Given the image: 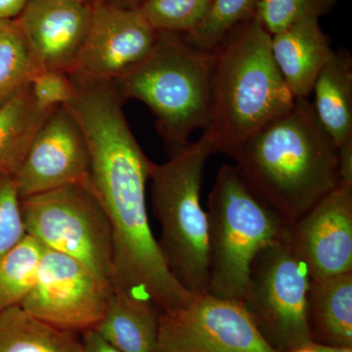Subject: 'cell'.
<instances>
[{
  "label": "cell",
  "instance_id": "obj_1",
  "mask_svg": "<svg viewBox=\"0 0 352 352\" xmlns=\"http://www.w3.org/2000/svg\"><path fill=\"white\" fill-rule=\"evenodd\" d=\"M122 102L113 85L94 83L78 90L69 109L85 134L90 185L112 228L111 286L170 311L194 296L171 274L152 232L146 185L154 163L132 134Z\"/></svg>",
  "mask_w": 352,
  "mask_h": 352
},
{
  "label": "cell",
  "instance_id": "obj_2",
  "mask_svg": "<svg viewBox=\"0 0 352 352\" xmlns=\"http://www.w3.org/2000/svg\"><path fill=\"white\" fill-rule=\"evenodd\" d=\"M256 196L293 226L340 183L339 150L308 98L229 153Z\"/></svg>",
  "mask_w": 352,
  "mask_h": 352
},
{
  "label": "cell",
  "instance_id": "obj_3",
  "mask_svg": "<svg viewBox=\"0 0 352 352\" xmlns=\"http://www.w3.org/2000/svg\"><path fill=\"white\" fill-rule=\"evenodd\" d=\"M210 111L203 136L214 154L229 153L295 103L256 14L214 50Z\"/></svg>",
  "mask_w": 352,
  "mask_h": 352
},
{
  "label": "cell",
  "instance_id": "obj_4",
  "mask_svg": "<svg viewBox=\"0 0 352 352\" xmlns=\"http://www.w3.org/2000/svg\"><path fill=\"white\" fill-rule=\"evenodd\" d=\"M214 56V50H199L182 34L157 32L144 61L113 80L122 100L136 99L154 113L170 157L207 126Z\"/></svg>",
  "mask_w": 352,
  "mask_h": 352
},
{
  "label": "cell",
  "instance_id": "obj_5",
  "mask_svg": "<svg viewBox=\"0 0 352 352\" xmlns=\"http://www.w3.org/2000/svg\"><path fill=\"white\" fill-rule=\"evenodd\" d=\"M212 154L201 135L166 163H154L150 176L153 212L162 230L160 249L171 274L193 296L208 294V222L201 190Z\"/></svg>",
  "mask_w": 352,
  "mask_h": 352
},
{
  "label": "cell",
  "instance_id": "obj_6",
  "mask_svg": "<svg viewBox=\"0 0 352 352\" xmlns=\"http://www.w3.org/2000/svg\"><path fill=\"white\" fill-rule=\"evenodd\" d=\"M208 295L242 302L258 252L291 224L261 201L235 166L222 164L208 201Z\"/></svg>",
  "mask_w": 352,
  "mask_h": 352
},
{
  "label": "cell",
  "instance_id": "obj_7",
  "mask_svg": "<svg viewBox=\"0 0 352 352\" xmlns=\"http://www.w3.org/2000/svg\"><path fill=\"white\" fill-rule=\"evenodd\" d=\"M25 234L46 249L76 259L111 285L113 235L90 182L74 183L21 199Z\"/></svg>",
  "mask_w": 352,
  "mask_h": 352
},
{
  "label": "cell",
  "instance_id": "obj_8",
  "mask_svg": "<svg viewBox=\"0 0 352 352\" xmlns=\"http://www.w3.org/2000/svg\"><path fill=\"white\" fill-rule=\"evenodd\" d=\"M311 278L291 237L266 245L254 256L243 307L270 346L289 352L314 342L307 322Z\"/></svg>",
  "mask_w": 352,
  "mask_h": 352
},
{
  "label": "cell",
  "instance_id": "obj_9",
  "mask_svg": "<svg viewBox=\"0 0 352 352\" xmlns=\"http://www.w3.org/2000/svg\"><path fill=\"white\" fill-rule=\"evenodd\" d=\"M157 352H279L236 300L194 296L186 305L161 312Z\"/></svg>",
  "mask_w": 352,
  "mask_h": 352
},
{
  "label": "cell",
  "instance_id": "obj_10",
  "mask_svg": "<svg viewBox=\"0 0 352 352\" xmlns=\"http://www.w3.org/2000/svg\"><path fill=\"white\" fill-rule=\"evenodd\" d=\"M110 293L111 285L85 264L45 248L36 283L19 305L39 320L82 333L98 325Z\"/></svg>",
  "mask_w": 352,
  "mask_h": 352
},
{
  "label": "cell",
  "instance_id": "obj_11",
  "mask_svg": "<svg viewBox=\"0 0 352 352\" xmlns=\"http://www.w3.org/2000/svg\"><path fill=\"white\" fill-rule=\"evenodd\" d=\"M157 32L138 8L111 1L94 4L87 38L71 75L116 80L144 61Z\"/></svg>",
  "mask_w": 352,
  "mask_h": 352
},
{
  "label": "cell",
  "instance_id": "obj_12",
  "mask_svg": "<svg viewBox=\"0 0 352 352\" xmlns=\"http://www.w3.org/2000/svg\"><path fill=\"white\" fill-rule=\"evenodd\" d=\"M13 176L21 199L65 185L89 182L87 140L67 106L48 115Z\"/></svg>",
  "mask_w": 352,
  "mask_h": 352
},
{
  "label": "cell",
  "instance_id": "obj_13",
  "mask_svg": "<svg viewBox=\"0 0 352 352\" xmlns=\"http://www.w3.org/2000/svg\"><path fill=\"white\" fill-rule=\"evenodd\" d=\"M312 281L352 272V184L339 185L291 226Z\"/></svg>",
  "mask_w": 352,
  "mask_h": 352
},
{
  "label": "cell",
  "instance_id": "obj_14",
  "mask_svg": "<svg viewBox=\"0 0 352 352\" xmlns=\"http://www.w3.org/2000/svg\"><path fill=\"white\" fill-rule=\"evenodd\" d=\"M94 4L30 0L16 22L43 68L72 73L91 22Z\"/></svg>",
  "mask_w": 352,
  "mask_h": 352
},
{
  "label": "cell",
  "instance_id": "obj_15",
  "mask_svg": "<svg viewBox=\"0 0 352 352\" xmlns=\"http://www.w3.org/2000/svg\"><path fill=\"white\" fill-rule=\"evenodd\" d=\"M275 63L295 98H308L333 53L319 19L308 18L271 36Z\"/></svg>",
  "mask_w": 352,
  "mask_h": 352
},
{
  "label": "cell",
  "instance_id": "obj_16",
  "mask_svg": "<svg viewBox=\"0 0 352 352\" xmlns=\"http://www.w3.org/2000/svg\"><path fill=\"white\" fill-rule=\"evenodd\" d=\"M160 314L149 300L111 287L107 307L94 330L120 352H157Z\"/></svg>",
  "mask_w": 352,
  "mask_h": 352
},
{
  "label": "cell",
  "instance_id": "obj_17",
  "mask_svg": "<svg viewBox=\"0 0 352 352\" xmlns=\"http://www.w3.org/2000/svg\"><path fill=\"white\" fill-rule=\"evenodd\" d=\"M312 107L338 150L352 146V57L333 50L315 80Z\"/></svg>",
  "mask_w": 352,
  "mask_h": 352
},
{
  "label": "cell",
  "instance_id": "obj_18",
  "mask_svg": "<svg viewBox=\"0 0 352 352\" xmlns=\"http://www.w3.org/2000/svg\"><path fill=\"white\" fill-rule=\"evenodd\" d=\"M307 322L316 344L352 347V272L311 280Z\"/></svg>",
  "mask_w": 352,
  "mask_h": 352
},
{
  "label": "cell",
  "instance_id": "obj_19",
  "mask_svg": "<svg viewBox=\"0 0 352 352\" xmlns=\"http://www.w3.org/2000/svg\"><path fill=\"white\" fill-rule=\"evenodd\" d=\"M0 352H85L75 333L39 320L20 305L0 312Z\"/></svg>",
  "mask_w": 352,
  "mask_h": 352
},
{
  "label": "cell",
  "instance_id": "obj_20",
  "mask_svg": "<svg viewBox=\"0 0 352 352\" xmlns=\"http://www.w3.org/2000/svg\"><path fill=\"white\" fill-rule=\"evenodd\" d=\"M52 111L39 107L30 87L0 106V173L14 175Z\"/></svg>",
  "mask_w": 352,
  "mask_h": 352
},
{
  "label": "cell",
  "instance_id": "obj_21",
  "mask_svg": "<svg viewBox=\"0 0 352 352\" xmlns=\"http://www.w3.org/2000/svg\"><path fill=\"white\" fill-rule=\"evenodd\" d=\"M41 69L16 20L0 21V106L29 87Z\"/></svg>",
  "mask_w": 352,
  "mask_h": 352
},
{
  "label": "cell",
  "instance_id": "obj_22",
  "mask_svg": "<svg viewBox=\"0 0 352 352\" xmlns=\"http://www.w3.org/2000/svg\"><path fill=\"white\" fill-rule=\"evenodd\" d=\"M43 245L25 235L0 256V312L19 305L36 283Z\"/></svg>",
  "mask_w": 352,
  "mask_h": 352
},
{
  "label": "cell",
  "instance_id": "obj_23",
  "mask_svg": "<svg viewBox=\"0 0 352 352\" xmlns=\"http://www.w3.org/2000/svg\"><path fill=\"white\" fill-rule=\"evenodd\" d=\"M261 0H214L200 24L183 38L199 50L214 51L243 23L254 17Z\"/></svg>",
  "mask_w": 352,
  "mask_h": 352
},
{
  "label": "cell",
  "instance_id": "obj_24",
  "mask_svg": "<svg viewBox=\"0 0 352 352\" xmlns=\"http://www.w3.org/2000/svg\"><path fill=\"white\" fill-rule=\"evenodd\" d=\"M214 0H144L138 7L157 32L186 34L200 24Z\"/></svg>",
  "mask_w": 352,
  "mask_h": 352
},
{
  "label": "cell",
  "instance_id": "obj_25",
  "mask_svg": "<svg viewBox=\"0 0 352 352\" xmlns=\"http://www.w3.org/2000/svg\"><path fill=\"white\" fill-rule=\"evenodd\" d=\"M338 0H261L256 16L271 36L300 21L320 19L333 10Z\"/></svg>",
  "mask_w": 352,
  "mask_h": 352
},
{
  "label": "cell",
  "instance_id": "obj_26",
  "mask_svg": "<svg viewBox=\"0 0 352 352\" xmlns=\"http://www.w3.org/2000/svg\"><path fill=\"white\" fill-rule=\"evenodd\" d=\"M25 235L21 198L14 176L0 173V256Z\"/></svg>",
  "mask_w": 352,
  "mask_h": 352
},
{
  "label": "cell",
  "instance_id": "obj_27",
  "mask_svg": "<svg viewBox=\"0 0 352 352\" xmlns=\"http://www.w3.org/2000/svg\"><path fill=\"white\" fill-rule=\"evenodd\" d=\"M29 87L34 101L44 110L68 105L75 95L73 78L63 69H41L32 76Z\"/></svg>",
  "mask_w": 352,
  "mask_h": 352
},
{
  "label": "cell",
  "instance_id": "obj_28",
  "mask_svg": "<svg viewBox=\"0 0 352 352\" xmlns=\"http://www.w3.org/2000/svg\"><path fill=\"white\" fill-rule=\"evenodd\" d=\"M82 342L85 352H120L106 342L95 330L83 332Z\"/></svg>",
  "mask_w": 352,
  "mask_h": 352
},
{
  "label": "cell",
  "instance_id": "obj_29",
  "mask_svg": "<svg viewBox=\"0 0 352 352\" xmlns=\"http://www.w3.org/2000/svg\"><path fill=\"white\" fill-rule=\"evenodd\" d=\"M29 1L30 0H0V21L17 19Z\"/></svg>",
  "mask_w": 352,
  "mask_h": 352
},
{
  "label": "cell",
  "instance_id": "obj_30",
  "mask_svg": "<svg viewBox=\"0 0 352 352\" xmlns=\"http://www.w3.org/2000/svg\"><path fill=\"white\" fill-rule=\"evenodd\" d=\"M118 6L129 7V8H138L144 0H108Z\"/></svg>",
  "mask_w": 352,
  "mask_h": 352
},
{
  "label": "cell",
  "instance_id": "obj_31",
  "mask_svg": "<svg viewBox=\"0 0 352 352\" xmlns=\"http://www.w3.org/2000/svg\"><path fill=\"white\" fill-rule=\"evenodd\" d=\"M318 346L320 352H352V347L327 346L322 344H318Z\"/></svg>",
  "mask_w": 352,
  "mask_h": 352
},
{
  "label": "cell",
  "instance_id": "obj_32",
  "mask_svg": "<svg viewBox=\"0 0 352 352\" xmlns=\"http://www.w3.org/2000/svg\"><path fill=\"white\" fill-rule=\"evenodd\" d=\"M289 352H320L318 344L316 342H311L308 344L307 346L298 347V349H294Z\"/></svg>",
  "mask_w": 352,
  "mask_h": 352
},
{
  "label": "cell",
  "instance_id": "obj_33",
  "mask_svg": "<svg viewBox=\"0 0 352 352\" xmlns=\"http://www.w3.org/2000/svg\"><path fill=\"white\" fill-rule=\"evenodd\" d=\"M76 1L85 2V3L94 4L97 2L106 1V0H76Z\"/></svg>",
  "mask_w": 352,
  "mask_h": 352
},
{
  "label": "cell",
  "instance_id": "obj_34",
  "mask_svg": "<svg viewBox=\"0 0 352 352\" xmlns=\"http://www.w3.org/2000/svg\"><path fill=\"white\" fill-rule=\"evenodd\" d=\"M107 1H108V0H107Z\"/></svg>",
  "mask_w": 352,
  "mask_h": 352
}]
</instances>
